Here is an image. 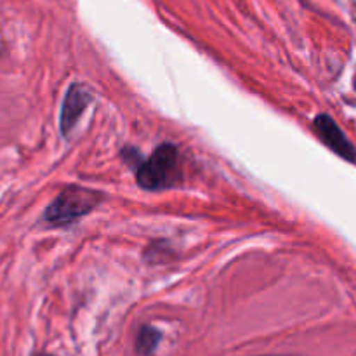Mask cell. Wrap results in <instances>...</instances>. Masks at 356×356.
<instances>
[{"mask_svg": "<svg viewBox=\"0 0 356 356\" xmlns=\"http://www.w3.org/2000/svg\"><path fill=\"white\" fill-rule=\"evenodd\" d=\"M313 127L318 132L320 139L332 149L334 153H337L339 156L346 160H356V149L351 145L350 139L344 136V132L341 131L339 125L329 117V115H318L313 122Z\"/></svg>", "mask_w": 356, "mask_h": 356, "instance_id": "3", "label": "cell"}, {"mask_svg": "<svg viewBox=\"0 0 356 356\" xmlns=\"http://www.w3.org/2000/svg\"><path fill=\"white\" fill-rule=\"evenodd\" d=\"M97 191L82 186H70L54 198L45 211V221L51 225L61 226L76 221L82 216L89 214L101 200Z\"/></svg>", "mask_w": 356, "mask_h": 356, "instance_id": "2", "label": "cell"}, {"mask_svg": "<svg viewBox=\"0 0 356 356\" xmlns=\"http://www.w3.org/2000/svg\"><path fill=\"white\" fill-rule=\"evenodd\" d=\"M179 153L174 145H160L148 160L139 163L136 170V181L145 190H165L179 183Z\"/></svg>", "mask_w": 356, "mask_h": 356, "instance_id": "1", "label": "cell"}, {"mask_svg": "<svg viewBox=\"0 0 356 356\" xmlns=\"http://www.w3.org/2000/svg\"><path fill=\"white\" fill-rule=\"evenodd\" d=\"M270 356H273V355H270Z\"/></svg>", "mask_w": 356, "mask_h": 356, "instance_id": "8", "label": "cell"}, {"mask_svg": "<svg viewBox=\"0 0 356 356\" xmlns=\"http://www.w3.org/2000/svg\"><path fill=\"white\" fill-rule=\"evenodd\" d=\"M90 103V94L87 92L86 87L73 83L66 92L65 101H63V110H61V131L63 134L68 136L72 129L75 127L79 122L80 115Z\"/></svg>", "mask_w": 356, "mask_h": 356, "instance_id": "4", "label": "cell"}, {"mask_svg": "<svg viewBox=\"0 0 356 356\" xmlns=\"http://www.w3.org/2000/svg\"><path fill=\"white\" fill-rule=\"evenodd\" d=\"M160 337H162V334H160L156 329H153V327H148V325L141 327L138 337H136V351H138V355L141 356L152 355L153 351L156 350V346H159Z\"/></svg>", "mask_w": 356, "mask_h": 356, "instance_id": "5", "label": "cell"}, {"mask_svg": "<svg viewBox=\"0 0 356 356\" xmlns=\"http://www.w3.org/2000/svg\"><path fill=\"white\" fill-rule=\"evenodd\" d=\"M40 356H52V355H40Z\"/></svg>", "mask_w": 356, "mask_h": 356, "instance_id": "6", "label": "cell"}, {"mask_svg": "<svg viewBox=\"0 0 356 356\" xmlns=\"http://www.w3.org/2000/svg\"><path fill=\"white\" fill-rule=\"evenodd\" d=\"M355 86H356V80H355Z\"/></svg>", "mask_w": 356, "mask_h": 356, "instance_id": "7", "label": "cell"}]
</instances>
